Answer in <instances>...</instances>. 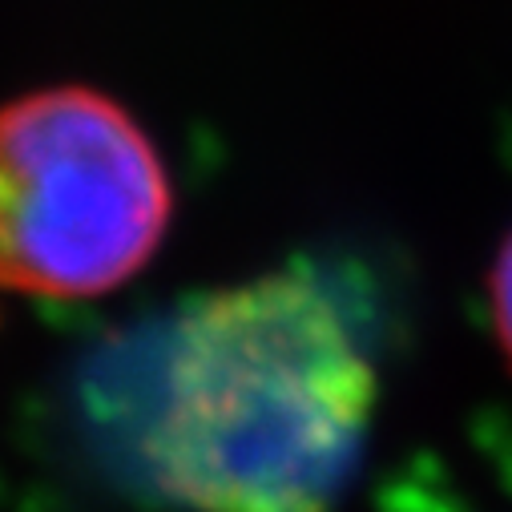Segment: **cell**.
I'll use <instances>...</instances> for the list:
<instances>
[{
    "label": "cell",
    "instance_id": "obj_1",
    "mask_svg": "<svg viewBox=\"0 0 512 512\" xmlns=\"http://www.w3.org/2000/svg\"><path fill=\"white\" fill-rule=\"evenodd\" d=\"M371 412L375 367L335 295L271 271L174 315L134 448L150 488L186 512H331Z\"/></svg>",
    "mask_w": 512,
    "mask_h": 512
},
{
    "label": "cell",
    "instance_id": "obj_2",
    "mask_svg": "<svg viewBox=\"0 0 512 512\" xmlns=\"http://www.w3.org/2000/svg\"><path fill=\"white\" fill-rule=\"evenodd\" d=\"M174 214L170 170L109 93L45 85L0 105V287L97 299L130 283Z\"/></svg>",
    "mask_w": 512,
    "mask_h": 512
},
{
    "label": "cell",
    "instance_id": "obj_3",
    "mask_svg": "<svg viewBox=\"0 0 512 512\" xmlns=\"http://www.w3.org/2000/svg\"><path fill=\"white\" fill-rule=\"evenodd\" d=\"M492 319H496V335H500V347L512 363V238L504 242L500 259H496V271H492Z\"/></svg>",
    "mask_w": 512,
    "mask_h": 512
}]
</instances>
